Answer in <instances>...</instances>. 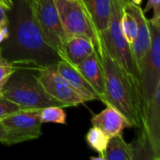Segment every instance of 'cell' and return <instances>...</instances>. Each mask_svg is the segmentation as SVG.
I'll return each mask as SVG.
<instances>
[{
  "label": "cell",
  "instance_id": "obj_24",
  "mask_svg": "<svg viewBox=\"0 0 160 160\" xmlns=\"http://www.w3.org/2000/svg\"><path fill=\"white\" fill-rule=\"evenodd\" d=\"M7 12H8V10L0 5V27L8 26L9 17L8 16Z\"/></svg>",
  "mask_w": 160,
  "mask_h": 160
},
{
  "label": "cell",
  "instance_id": "obj_25",
  "mask_svg": "<svg viewBox=\"0 0 160 160\" xmlns=\"http://www.w3.org/2000/svg\"><path fill=\"white\" fill-rule=\"evenodd\" d=\"M8 26L0 27V44L8 38Z\"/></svg>",
  "mask_w": 160,
  "mask_h": 160
},
{
  "label": "cell",
  "instance_id": "obj_13",
  "mask_svg": "<svg viewBox=\"0 0 160 160\" xmlns=\"http://www.w3.org/2000/svg\"><path fill=\"white\" fill-rule=\"evenodd\" d=\"M91 122L93 127L100 129L109 138L122 134L125 128L130 127L127 118L111 106H107L104 111L96 114Z\"/></svg>",
  "mask_w": 160,
  "mask_h": 160
},
{
  "label": "cell",
  "instance_id": "obj_21",
  "mask_svg": "<svg viewBox=\"0 0 160 160\" xmlns=\"http://www.w3.org/2000/svg\"><path fill=\"white\" fill-rule=\"evenodd\" d=\"M16 69L17 67H15L12 63L7 61L3 57L0 59V98H3L2 90L5 83L8 82L9 77Z\"/></svg>",
  "mask_w": 160,
  "mask_h": 160
},
{
  "label": "cell",
  "instance_id": "obj_10",
  "mask_svg": "<svg viewBox=\"0 0 160 160\" xmlns=\"http://www.w3.org/2000/svg\"><path fill=\"white\" fill-rule=\"evenodd\" d=\"M126 8L134 15L138 22V34L135 40L130 44V47L134 61L141 73L151 46L150 25L148 19L145 17V13L140 5H136L133 2L127 0Z\"/></svg>",
  "mask_w": 160,
  "mask_h": 160
},
{
  "label": "cell",
  "instance_id": "obj_6",
  "mask_svg": "<svg viewBox=\"0 0 160 160\" xmlns=\"http://www.w3.org/2000/svg\"><path fill=\"white\" fill-rule=\"evenodd\" d=\"M67 38L85 37L98 47L99 36L96 32L85 9L79 0H53Z\"/></svg>",
  "mask_w": 160,
  "mask_h": 160
},
{
  "label": "cell",
  "instance_id": "obj_19",
  "mask_svg": "<svg viewBox=\"0 0 160 160\" xmlns=\"http://www.w3.org/2000/svg\"><path fill=\"white\" fill-rule=\"evenodd\" d=\"M121 28L124 37L128 42L131 44L135 40L138 34V22L134 15L126 8V5L121 16Z\"/></svg>",
  "mask_w": 160,
  "mask_h": 160
},
{
  "label": "cell",
  "instance_id": "obj_12",
  "mask_svg": "<svg viewBox=\"0 0 160 160\" xmlns=\"http://www.w3.org/2000/svg\"><path fill=\"white\" fill-rule=\"evenodd\" d=\"M85 79V81L94 89L98 97V100L104 96V70L100 56L96 52L87 59L74 67Z\"/></svg>",
  "mask_w": 160,
  "mask_h": 160
},
{
  "label": "cell",
  "instance_id": "obj_9",
  "mask_svg": "<svg viewBox=\"0 0 160 160\" xmlns=\"http://www.w3.org/2000/svg\"><path fill=\"white\" fill-rule=\"evenodd\" d=\"M37 77L46 93L64 107L78 106L84 103L83 99L60 75L56 65L38 69Z\"/></svg>",
  "mask_w": 160,
  "mask_h": 160
},
{
  "label": "cell",
  "instance_id": "obj_20",
  "mask_svg": "<svg viewBox=\"0 0 160 160\" xmlns=\"http://www.w3.org/2000/svg\"><path fill=\"white\" fill-rule=\"evenodd\" d=\"M40 117L42 123H55L65 125L67 115L62 107L48 106L41 109Z\"/></svg>",
  "mask_w": 160,
  "mask_h": 160
},
{
  "label": "cell",
  "instance_id": "obj_30",
  "mask_svg": "<svg viewBox=\"0 0 160 160\" xmlns=\"http://www.w3.org/2000/svg\"><path fill=\"white\" fill-rule=\"evenodd\" d=\"M2 58V56H1V52H0V59Z\"/></svg>",
  "mask_w": 160,
  "mask_h": 160
},
{
  "label": "cell",
  "instance_id": "obj_18",
  "mask_svg": "<svg viewBox=\"0 0 160 160\" xmlns=\"http://www.w3.org/2000/svg\"><path fill=\"white\" fill-rule=\"evenodd\" d=\"M85 139H86L88 145L99 154L98 158H91V159L101 160V157L103 156L105 152V149L107 147L110 138L105 133H103L100 129H98L96 127H93L88 131Z\"/></svg>",
  "mask_w": 160,
  "mask_h": 160
},
{
  "label": "cell",
  "instance_id": "obj_4",
  "mask_svg": "<svg viewBox=\"0 0 160 160\" xmlns=\"http://www.w3.org/2000/svg\"><path fill=\"white\" fill-rule=\"evenodd\" d=\"M127 0H112V13L109 25L100 35V41L109 54L132 78L141 82V73L136 66L130 44L123 35L121 16Z\"/></svg>",
  "mask_w": 160,
  "mask_h": 160
},
{
  "label": "cell",
  "instance_id": "obj_16",
  "mask_svg": "<svg viewBox=\"0 0 160 160\" xmlns=\"http://www.w3.org/2000/svg\"><path fill=\"white\" fill-rule=\"evenodd\" d=\"M140 133L137 139L131 143L133 150V160L160 159V150L157 149L148 133L143 128H140Z\"/></svg>",
  "mask_w": 160,
  "mask_h": 160
},
{
  "label": "cell",
  "instance_id": "obj_1",
  "mask_svg": "<svg viewBox=\"0 0 160 160\" xmlns=\"http://www.w3.org/2000/svg\"><path fill=\"white\" fill-rule=\"evenodd\" d=\"M9 11V34L0 46L1 56L17 68L38 70L56 65L61 57L46 42L31 7L24 0H17Z\"/></svg>",
  "mask_w": 160,
  "mask_h": 160
},
{
  "label": "cell",
  "instance_id": "obj_7",
  "mask_svg": "<svg viewBox=\"0 0 160 160\" xmlns=\"http://www.w3.org/2000/svg\"><path fill=\"white\" fill-rule=\"evenodd\" d=\"M34 19L46 42L60 56L67 37L53 0H35L31 7Z\"/></svg>",
  "mask_w": 160,
  "mask_h": 160
},
{
  "label": "cell",
  "instance_id": "obj_17",
  "mask_svg": "<svg viewBox=\"0 0 160 160\" xmlns=\"http://www.w3.org/2000/svg\"><path fill=\"white\" fill-rule=\"evenodd\" d=\"M101 160H133L131 143H128L122 134L110 138Z\"/></svg>",
  "mask_w": 160,
  "mask_h": 160
},
{
  "label": "cell",
  "instance_id": "obj_11",
  "mask_svg": "<svg viewBox=\"0 0 160 160\" xmlns=\"http://www.w3.org/2000/svg\"><path fill=\"white\" fill-rule=\"evenodd\" d=\"M97 50L96 44L85 37H72L67 38L60 57L69 65L75 67L87 59Z\"/></svg>",
  "mask_w": 160,
  "mask_h": 160
},
{
  "label": "cell",
  "instance_id": "obj_3",
  "mask_svg": "<svg viewBox=\"0 0 160 160\" xmlns=\"http://www.w3.org/2000/svg\"><path fill=\"white\" fill-rule=\"evenodd\" d=\"M2 96L21 109H42L48 106L65 108L46 93L37 75L30 69L17 68L5 83Z\"/></svg>",
  "mask_w": 160,
  "mask_h": 160
},
{
  "label": "cell",
  "instance_id": "obj_29",
  "mask_svg": "<svg viewBox=\"0 0 160 160\" xmlns=\"http://www.w3.org/2000/svg\"><path fill=\"white\" fill-rule=\"evenodd\" d=\"M131 2H133V3L136 4V5H140V4L142 2V0H131Z\"/></svg>",
  "mask_w": 160,
  "mask_h": 160
},
{
  "label": "cell",
  "instance_id": "obj_26",
  "mask_svg": "<svg viewBox=\"0 0 160 160\" xmlns=\"http://www.w3.org/2000/svg\"><path fill=\"white\" fill-rule=\"evenodd\" d=\"M0 5L8 11H9L13 7V0H0Z\"/></svg>",
  "mask_w": 160,
  "mask_h": 160
},
{
  "label": "cell",
  "instance_id": "obj_28",
  "mask_svg": "<svg viewBox=\"0 0 160 160\" xmlns=\"http://www.w3.org/2000/svg\"><path fill=\"white\" fill-rule=\"evenodd\" d=\"M30 7H32L33 6V4H34V2H35V0H24Z\"/></svg>",
  "mask_w": 160,
  "mask_h": 160
},
{
  "label": "cell",
  "instance_id": "obj_2",
  "mask_svg": "<svg viewBox=\"0 0 160 160\" xmlns=\"http://www.w3.org/2000/svg\"><path fill=\"white\" fill-rule=\"evenodd\" d=\"M104 70V96L100 99L121 112L130 127L140 128L142 124V98L141 82L128 75L109 54L100 39L97 47Z\"/></svg>",
  "mask_w": 160,
  "mask_h": 160
},
{
  "label": "cell",
  "instance_id": "obj_23",
  "mask_svg": "<svg viewBox=\"0 0 160 160\" xmlns=\"http://www.w3.org/2000/svg\"><path fill=\"white\" fill-rule=\"evenodd\" d=\"M152 8L154 9L155 14L151 20H148L149 23L160 24V0H148V3L143 10V12L146 13Z\"/></svg>",
  "mask_w": 160,
  "mask_h": 160
},
{
  "label": "cell",
  "instance_id": "obj_27",
  "mask_svg": "<svg viewBox=\"0 0 160 160\" xmlns=\"http://www.w3.org/2000/svg\"><path fill=\"white\" fill-rule=\"evenodd\" d=\"M6 140V130L4 128V126L0 122V142L3 143Z\"/></svg>",
  "mask_w": 160,
  "mask_h": 160
},
{
  "label": "cell",
  "instance_id": "obj_14",
  "mask_svg": "<svg viewBox=\"0 0 160 160\" xmlns=\"http://www.w3.org/2000/svg\"><path fill=\"white\" fill-rule=\"evenodd\" d=\"M56 68L60 75L69 83V85L77 92L84 102L98 100V97L94 89L73 66L61 59L56 64Z\"/></svg>",
  "mask_w": 160,
  "mask_h": 160
},
{
  "label": "cell",
  "instance_id": "obj_5",
  "mask_svg": "<svg viewBox=\"0 0 160 160\" xmlns=\"http://www.w3.org/2000/svg\"><path fill=\"white\" fill-rule=\"evenodd\" d=\"M41 109H21L3 118L0 122L6 130L4 145L37 140L41 136Z\"/></svg>",
  "mask_w": 160,
  "mask_h": 160
},
{
  "label": "cell",
  "instance_id": "obj_22",
  "mask_svg": "<svg viewBox=\"0 0 160 160\" xmlns=\"http://www.w3.org/2000/svg\"><path fill=\"white\" fill-rule=\"evenodd\" d=\"M19 110H21V108L17 104L7 98H0V118H3Z\"/></svg>",
  "mask_w": 160,
  "mask_h": 160
},
{
  "label": "cell",
  "instance_id": "obj_15",
  "mask_svg": "<svg viewBox=\"0 0 160 160\" xmlns=\"http://www.w3.org/2000/svg\"><path fill=\"white\" fill-rule=\"evenodd\" d=\"M98 36L107 29L112 13V0H79Z\"/></svg>",
  "mask_w": 160,
  "mask_h": 160
},
{
  "label": "cell",
  "instance_id": "obj_8",
  "mask_svg": "<svg viewBox=\"0 0 160 160\" xmlns=\"http://www.w3.org/2000/svg\"><path fill=\"white\" fill-rule=\"evenodd\" d=\"M151 46L141 72L142 111L151 103L160 86V24H151Z\"/></svg>",
  "mask_w": 160,
  "mask_h": 160
}]
</instances>
